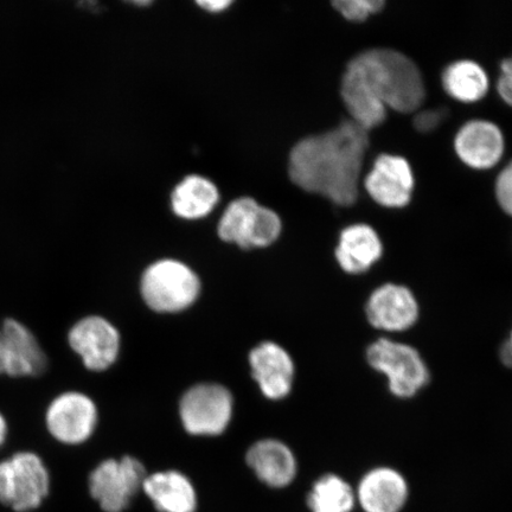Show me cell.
I'll use <instances>...</instances> for the list:
<instances>
[{
	"instance_id": "obj_15",
	"label": "cell",
	"mask_w": 512,
	"mask_h": 512,
	"mask_svg": "<svg viewBox=\"0 0 512 512\" xmlns=\"http://www.w3.org/2000/svg\"><path fill=\"white\" fill-rule=\"evenodd\" d=\"M249 363L254 380L266 398L280 400L290 394L296 368L284 348L272 342L261 343L252 350Z\"/></svg>"
},
{
	"instance_id": "obj_11",
	"label": "cell",
	"mask_w": 512,
	"mask_h": 512,
	"mask_svg": "<svg viewBox=\"0 0 512 512\" xmlns=\"http://www.w3.org/2000/svg\"><path fill=\"white\" fill-rule=\"evenodd\" d=\"M179 413L189 433L219 435L226 431L232 419V394L220 384H198L184 394Z\"/></svg>"
},
{
	"instance_id": "obj_7",
	"label": "cell",
	"mask_w": 512,
	"mask_h": 512,
	"mask_svg": "<svg viewBox=\"0 0 512 512\" xmlns=\"http://www.w3.org/2000/svg\"><path fill=\"white\" fill-rule=\"evenodd\" d=\"M147 473L138 459H107L88 478L89 494L104 512H125L137 496Z\"/></svg>"
},
{
	"instance_id": "obj_5",
	"label": "cell",
	"mask_w": 512,
	"mask_h": 512,
	"mask_svg": "<svg viewBox=\"0 0 512 512\" xmlns=\"http://www.w3.org/2000/svg\"><path fill=\"white\" fill-rule=\"evenodd\" d=\"M201 291L196 273L181 261L160 260L145 271L142 294L157 312H179L196 302Z\"/></svg>"
},
{
	"instance_id": "obj_20",
	"label": "cell",
	"mask_w": 512,
	"mask_h": 512,
	"mask_svg": "<svg viewBox=\"0 0 512 512\" xmlns=\"http://www.w3.org/2000/svg\"><path fill=\"white\" fill-rule=\"evenodd\" d=\"M143 491L158 512H196L198 497L191 480L178 471L147 475Z\"/></svg>"
},
{
	"instance_id": "obj_26",
	"label": "cell",
	"mask_w": 512,
	"mask_h": 512,
	"mask_svg": "<svg viewBox=\"0 0 512 512\" xmlns=\"http://www.w3.org/2000/svg\"><path fill=\"white\" fill-rule=\"evenodd\" d=\"M446 117L444 110H425L415 114L413 124L420 133H431L443 123Z\"/></svg>"
},
{
	"instance_id": "obj_21",
	"label": "cell",
	"mask_w": 512,
	"mask_h": 512,
	"mask_svg": "<svg viewBox=\"0 0 512 512\" xmlns=\"http://www.w3.org/2000/svg\"><path fill=\"white\" fill-rule=\"evenodd\" d=\"M219 198V190L209 179L189 176L172 192L171 204L177 216L197 220L209 215L219 202Z\"/></svg>"
},
{
	"instance_id": "obj_13",
	"label": "cell",
	"mask_w": 512,
	"mask_h": 512,
	"mask_svg": "<svg viewBox=\"0 0 512 512\" xmlns=\"http://www.w3.org/2000/svg\"><path fill=\"white\" fill-rule=\"evenodd\" d=\"M364 189L382 207L399 209L412 200L415 178L406 158L382 153L364 178Z\"/></svg>"
},
{
	"instance_id": "obj_23",
	"label": "cell",
	"mask_w": 512,
	"mask_h": 512,
	"mask_svg": "<svg viewBox=\"0 0 512 512\" xmlns=\"http://www.w3.org/2000/svg\"><path fill=\"white\" fill-rule=\"evenodd\" d=\"M356 494L347 480L328 473L316 480L307 496L311 512H351Z\"/></svg>"
},
{
	"instance_id": "obj_18",
	"label": "cell",
	"mask_w": 512,
	"mask_h": 512,
	"mask_svg": "<svg viewBox=\"0 0 512 512\" xmlns=\"http://www.w3.org/2000/svg\"><path fill=\"white\" fill-rule=\"evenodd\" d=\"M383 255L379 233L366 223L351 224L339 235L335 258L341 270L350 275L367 273Z\"/></svg>"
},
{
	"instance_id": "obj_12",
	"label": "cell",
	"mask_w": 512,
	"mask_h": 512,
	"mask_svg": "<svg viewBox=\"0 0 512 512\" xmlns=\"http://www.w3.org/2000/svg\"><path fill=\"white\" fill-rule=\"evenodd\" d=\"M68 344L91 371H104L117 361L120 336L117 329L100 316H88L68 331Z\"/></svg>"
},
{
	"instance_id": "obj_9",
	"label": "cell",
	"mask_w": 512,
	"mask_h": 512,
	"mask_svg": "<svg viewBox=\"0 0 512 512\" xmlns=\"http://www.w3.org/2000/svg\"><path fill=\"white\" fill-rule=\"evenodd\" d=\"M364 315L371 328L382 334L395 335L413 329L419 322L421 309L411 288L386 283L369 294L364 304Z\"/></svg>"
},
{
	"instance_id": "obj_25",
	"label": "cell",
	"mask_w": 512,
	"mask_h": 512,
	"mask_svg": "<svg viewBox=\"0 0 512 512\" xmlns=\"http://www.w3.org/2000/svg\"><path fill=\"white\" fill-rule=\"evenodd\" d=\"M495 192L499 207L502 208L505 214L512 217V160L499 172Z\"/></svg>"
},
{
	"instance_id": "obj_17",
	"label": "cell",
	"mask_w": 512,
	"mask_h": 512,
	"mask_svg": "<svg viewBox=\"0 0 512 512\" xmlns=\"http://www.w3.org/2000/svg\"><path fill=\"white\" fill-rule=\"evenodd\" d=\"M408 492L407 480L398 470L379 466L363 476L355 494L366 512H400Z\"/></svg>"
},
{
	"instance_id": "obj_28",
	"label": "cell",
	"mask_w": 512,
	"mask_h": 512,
	"mask_svg": "<svg viewBox=\"0 0 512 512\" xmlns=\"http://www.w3.org/2000/svg\"><path fill=\"white\" fill-rule=\"evenodd\" d=\"M498 355L503 366L512 370V329L508 337L504 339L501 348H499Z\"/></svg>"
},
{
	"instance_id": "obj_10",
	"label": "cell",
	"mask_w": 512,
	"mask_h": 512,
	"mask_svg": "<svg viewBox=\"0 0 512 512\" xmlns=\"http://www.w3.org/2000/svg\"><path fill=\"white\" fill-rule=\"evenodd\" d=\"M48 356L40 341L16 318L0 324V375L24 379L38 377L48 370Z\"/></svg>"
},
{
	"instance_id": "obj_29",
	"label": "cell",
	"mask_w": 512,
	"mask_h": 512,
	"mask_svg": "<svg viewBox=\"0 0 512 512\" xmlns=\"http://www.w3.org/2000/svg\"><path fill=\"white\" fill-rule=\"evenodd\" d=\"M200 8L209 12H221L229 8L232 5V2H227V0H211V2H198Z\"/></svg>"
},
{
	"instance_id": "obj_1",
	"label": "cell",
	"mask_w": 512,
	"mask_h": 512,
	"mask_svg": "<svg viewBox=\"0 0 512 512\" xmlns=\"http://www.w3.org/2000/svg\"><path fill=\"white\" fill-rule=\"evenodd\" d=\"M370 145L369 132L352 120L294 145L288 175L302 190L350 207L360 196L361 174Z\"/></svg>"
},
{
	"instance_id": "obj_2",
	"label": "cell",
	"mask_w": 512,
	"mask_h": 512,
	"mask_svg": "<svg viewBox=\"0 0 512 512\" xmlns=\"http://www.w3.org/2000/svg\"><path fill=\"white\" fill-rule=\"evenodd\" d=\"M351 60L366 75L387 110L408 114L424 104L425 81L411 57L395 49L373 48L361 51Z\"/></svg>"
},
{
	"instance_id": "obj_30",
	"label": "cell",
	"mask_w": 512,
	"mask_h": 512,
	"mask_svg": "<svg viewBox=\"0 0 512 512\" xmlns=\"http://www.w3.org/2000/svg\"><path fill=\"white\" fill-rule=\"evenodd\" d=\"M9 422L6 420L5 415L0 412V448H2L9 438Z\"/></svg>"
},
{
	"instance_id": "obj_6",
	"label": "cell",
	"mask_w": 512,
	"mask_h": 512,
	"mask_svg": "<svg viewBox=\"0 0 512 512\" xmlns=\"http://www.w3.org/2000/svg\"><path fill=\"white\" fill-rule=\"evenodd\" d=\"M280 217L273 210L260 206L253 198L242 197L230 203L219 223L223 241L243 249L264 248L278 240Z\"/></svg>"
},
{
	"instance_id": "obj_14",
	"label": "cell",
	"mask_w": 512,
	"mask_h": 512,
	"mask_svg": "<svg viewBox=\"0 0 512 512\" xmlns=\"http://www.w3.org/2000/svg\"><path fill=\"white\" fill-rule=\"evenodd\" d=\"M454 150L459 159L471 169L489 170L504 155V134L492 121L471 120L458 131L454 139Z\"/></svg>"
},
{
	"instance_id": "obj_19",
	"label": "cell",
	"mask_w": 512,
	"mask_h": 512,
	"mask_svg": "<svg viewBox=\"0 0 512 512\" xmlns=\"http://www.w3.org/2000/svg\"><path fill=\"white\" fill-rule=\"evenodd\" d=\"M247 464L262 483L273 489H284L297 476V460L293 452L278 440H262L247 453Z\"/></svg>"
},
{
	"instance_id": "obj_8",
	"label": "cell",
	"mask_w": 512,
	"mask_h": 512,
	"mask_svg": "<svg viewBox=\"0 0 512 512\" xmlns=\"http://www.w3.org/2000/svg\"><path fill=\"white\" fill-rule=\"evenodd\" d=\"M98 408L88 395L69 390L49 402L44 424L51 438L62 445L86 443L98 425Z\"/></svg>"
},
{
	"instance_id": "obj_3",
	"label": "cell",
	"mask_w": 512,
	"mask_h": 512,
	"mask_svg": "<svg viewBox=\"0 0 512 512\" xmlns=\"http://www.w3.org/2000/svg\"><path fill=\"white\" fill-rule=\"evenodd\" d=\"M368 366L386 379L396 399L411 400L430 384V367L421 352L408 343L381 336L368 345Z\"/></svg>"
},
{
	"instance_id": "obj_27",
	"label": "cell",
	"mask_w": 512,
	"mask_h": 512,
	"mask_svg": "<svg viewBox=\"0 0 512 512\" xmlns=\"http://www.w3.org/2000/svg\"><path fill=\"white\" fill-rule=\"evenodd\" d=\"M501 72L497 81V91L505 104L512 106V56L502 62Z\"/></svg>"
},
{
	"instance_id": "obj_22",
	"label": "cell",
	"mask_w": 512,
	"mask_h": 512,
	"mask_svg": "<svg viewBox=\"0 0 512 512\" xmlns=\"http://www.w3.org/2000/svg\"><path fill=\"white\" fill-rule=\"evenodd\" d=\"M441 82L451 98L466 104L482 100L490 87L485 69L472 60H459L448 64L441 76Z\"/></svg>"
},
{
	"instance_id": "obj_24",
	"label": "cell",
	"mask_w": 512,
	"mask_h": 512,
	"mask_svg": "<svg viewBox=\"0 0 512 512\" xmlns=\"http://www.w3.org/2000/svg\"><path fill=\"white\" fill-rule=\"evenodd\" d=\"M332 6L350 22L367 21L371 15L379 14L386 6L384 0H337Z\"/></svg>"
},
{
	"instance_id": "obj_4",
	"label": "cell",
	"mask_w": 512,
	"mask_h": 512,
	"mask_svg": "<svg viewBox=\"0 0 512 512\" xmlns=\"http://www.w3.org/2000/svg\"><path fill=\"white\" fill-rule=\"evenodd\" d=\"M50 473L36 452L18 451L0 460V503L16 512L41 507L50 494Z\"/></svg>"
},
{
	"instance_id": "obj_16",
	"label": "cell",
	"mask_w": 512,
	"mask_h": 512,
	"mask_svg": "<svg viewBox=\"0 0 512 512\" xmlns=\"http://www.w3.org/2000/svg\"><path fill=\"white\" fill-rule=\"evenodd\" d=\"M341 96L354 121L370 132L387 119V107L371 87L366 75L354 61L348 63L342 76Z\"/></svg>"
}]
</instances>
